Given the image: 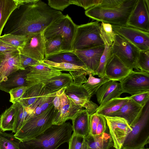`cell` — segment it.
I'll use <instances>...</instances> for the list:
<instances>
[{
    "mask_svg": "<svg viewBox=\"0 0 149 149\" xmlns=\"http://www.w3.org/2000/svg\"><path fill=\"white\" fill-rule=\"evenodd\" d=\"M63 38L58 35L45 40V58L62 51Z\"/></svg>",
    "mask_w": 149,
    "mask_h": 149,
    "instance_id": "cell-33",
    "label": "cell"
},
{
    "mask_svg": "<svg viewBox=\"0 0 149 149\" xmlns=\"http://www.w3.org/2000/svg\"><path fill=\"white\" fill-rule=\"evenodd\" d=\"M136 67L138 70L149 73V49L140 51Z\"/></svg>",
    "mask_w": 149,
    "mask_h": 149,
    "instance_id": "cell-39",
    "label": "cell"
},
{
    "mask_svg": "<svg viewBox=\"0 0 149 149\" xmlns=\"http://www.w3.org/2000/svg\"><path fill=\"white\" fill-rule=\"evenodd\" d=\"M66 88H63L58 91L56 95L53 100V104L55 109L58 111L60 107L61 104V96L62 93Z\"/></svg>",
    "mask_w": 149,
    "mask_h": 149,
    "instance_id": "cell-50",
    "label": "cell"
},
{
    "mask_svg": "<svg viewBox=\"0 0 149 149\" xmlns=\"http://www.w3.org/2000/svg\"><path fill=\"white\" fill-rule=\"evenodd\" d=\"M99 115V120L96 130V135H100L105 132L107 127V121L104 117Z\"/></svg>",
    "mask_w": 149,
    "mask_h": 149,
    "instance_id": "cell-48",
    "label": "cell"
},
{
    "mask_svg": "<svg viewBox=\"0 0 149 149\" xmlns=\"http://www.w3.org/2000/svg\"><path fill=\"white\" fill-rule=\"evenodd\" d=\"M69 143L68 149H86L85 137L73 133Z\"/></svg>",
    "mask_w": 149,
    "mask_h": 149,
    "instance_id": "cell-40",
    "label": "cell"
},
{
    "mask_svg": "<svg viewBox=\"0 0 149 149\" xmlns=\"http://www.w3.org/2000/svg\"><path fill=\"white\" fill-rule=\"evenodd\" d=\"M143 108L130 98L119 110L109 116H117L123 118L132 127L141 116Z\"/></svg>",
    "mask_w": 149,
    "mask_h": 149,
    "instance_id": "cell-20",
    "label": "cell"
},
{
    "mask_svg": "<svg viewBox=\"0 0 149 149\" xmlns=\"http://www.w3.org/2000/svg\"><path fill=\"white\" fill-rule=\"evenodd\" d=\"M20 65L23 70H25L29 67L36 65L41 62L20 54Z\"/></svg>",
    "mask_w": 149,
    "mask_h": 149,
    "instance_id": "cell-46",
    "label": "cell"
},
{
    "mask_svg": "<svg viewBox=\"0 0 149 149\" xmlns=\"http://www.w3.org/2000/svg\"><path fill=\"white\" fill-rule=\"evenodd\" d=\"M44 60L56 63H67L79 66H85L74 51L62 52L46 57Z\"/></svg>",
    "mask_w": 149,
    "mask_h": 149,
    "instance_id": "cell-30",
    "label": "cell"
},
{
    "mask_svg": "<svg viewBox=\"0 0 149 149\" xmlns=\"http://www.w3.org/2000/svg\"><path fill=\"white\" fill-rule=\"evenodd\" d=\"M88 75V79L82 86L91 98L103 84L111 80L105 74L100 78L94 77L91 73Z\"/></svg>",
    "mask_w": 149,
    "mask_h": 149,
    "instance_id": "cell-32",
    "label": "cell"
},
{
    "mask_svg": "<svg viewBox=\"0 0 149 149\" xmlns=\"http://www.w3.org/2000/svg\"><path fill=\"white\" fill-rule=\"evenodd\" d=\"M31 115L29 107H24L19 104L12 131L13 132L16 133L30 117Z\"/></svg>",
    "mask_w": 149,
    "mask_h": 149,
    "instance_id": "cell-36",
    "label": "cell"
},
{
    "mask_svg": "<svg viewBox=\"0 0 149 149\" xmlns=\"http://www.w3.org/2000/svg\"><path fill=\"white\" fill-rule=\"evenodd\" d=\"M72 125L70 122L52 124L34 138L21 141L19 149H57L68 142L72 136Z\"/></svg>",
    "mask_w": 149,
    "mask_h": 149,
    "instance_id": "cell-3",
    "label": "cell"
},
{
    "mask_svg": "<svg viewBox=\"0 0 149 149\" xmlns=\"http://www.w3.org/2000/svg\"><path fill=\"white\" fill-rule=\"evenodd\" d=\"M109 134L116 149H121L122 145L132 128L123 118L117 116H104Z\"/></svg>",
    "mask_w": 149,
    "mask_h": 149,
    "instance_id": "cell-12",
    "label": "cell"
},
{
    "mask_svg": "<svg viewBox=\"0 0 149 149\" xmlns=\"http://www.w3.org/2000/svg\"><path fill=\"white\" fill-rule=\"evenodd\" d=\"M17 6L15 0H0V36L9 17Z\"/></svg>",
    "mask_w": 149,
    "mask_h": 149,
    "instance_id": "cell-31",
    "label": "cell"
},
{
    "mask_svg": "<svg viewBox=\"0 0 149 149\" xmlns=\"http://www.w3.org/2000/svg\"><path fill=\"white\" fill-rule=\"evenodd\" d=\"M145 109L128 134L121 149L144 148L149 143V101Z\"/></svg>",
    "mask_w": 149,
    "mask_h": 149,
    "instance_id": "cell-7",
    "label": "cell"
},
{
    "mask_svg": "<svg viewBox=\"0 0 149 149\" xmlns=\"http://www.w3.org/2000/svg\"><path fill=\"white\" fill-rule=\"evenodd\" d=\"M26 38L25 36L11 34H4L0 36V39L18 49L23 47Z\"/></svg>",
    "mask_w": 149,
    "mask_h": 149,
    "instance_id": "cell-38",
    "label": "cell"
},
{
    "mask_svg": "<svg viewBox=\"0 0 149 149\" xmlns=\"http://www.w3.org/2000/svg\"><path fill=\"white\" fill-rule=\"evenodd\" d=\"M138 0H102L86 10L85 14L98 22L112 25L127 26L129 17Z\"/></svg>",
    "mask_w": 149,
    "mask_h": 149,
    "instance_id": "cell-2",
    "label": "cell"
},
{
    "mask_svg": "<svg viewBox=\"0 0 149 149\" xmlns=\"http://www.w3.org/2000/svg\"><path fill=\"white\" fill-rule=\"evenodd\" d=\"M109 149H116L113 146L112 147L110 148H109Z\"/></svg>",
    "mask_w": 149,
    "mask_h": 149,
    "instance_id": "cell-51",
    "label": "cell"
},
{
    "mask_svg": "<svg viewBox=\"0 0 149 149\" xmlns=\"http://www.w3.org/2000/svg\"><path fill=\"white\" fill-rule=\"evenodd\" d=\"M72 76L73 81V83L79 85H82L87 80L86 76L88 75L91 72L85 70H80L69 72Z\"/></svg>",
    "mask_w": 149,
    "mask_h": 149,
    "instance_id": "cell-41",
    "label": "cell"
},
{
    "mask_svg": "<svg viewBox=\"0 0 149 149\" xmlns=\"http://www.w3.org/2000/svg\"><path fill=\"white\" fill-rule=\"evenodd\" d=\"M20 53L17 49L0 54V82L6 81L8 77L19 70H23L20 62Z\"/></svg>",
    "mask_w": 149,
    "mask_h": 149,
    "instance_id": "cell-17",
    "label": "cell"
},
{
    "mask_svg": "<svg viewBox=\"0 0 149 149\" xmlns=\"http://www.w3.org/2000/svg\"><path fill=\"white\" fill-rule=\"evenodd\" d=\"M64 15L40 0L18 6L3 29L4 34L26 36L43 32L52 22Z\"/></svg>",
    "mask_w": 149,
    "mask_h": 149,
    "instance_id": "cell-1",
    "label": "cell"
},
{
    "mask_svg": "<svg viewBox=\"0 0 149 149\" xmlns=\"http://www.w3.org/2000/svg\"><path fill=\"white\" fill-rule=\"evenodd\" d=\"M113 31L140 51L149 49V32L128 26L112 25Z\"/></svg>",
    "mask_w": 149,
    "mask_h": 149,
    "instance_id": "cell-11",
    "label": "cell"
},
{
    "mask_svg": "<svg viewBox=\"0 0 149 149\" xmlns=\"http://www.w3.org/2000/svg\"><path fill=\"white\" fill-rule=\"evenodd\" d=\"M19 103L13 104L2 114L0 117V130L3 132L13 131Z\"/></svg>",
    "mask_w": 149,
    "mask_h": 149,
    "instance_id": "cell-27",
    "label": "cell"
},
{
    "mask_svg": "<svg viewBox=\"0 0 149 149\" xmlns=\"http://www.w3.org/2000/svg\"><path fill=\"white\" fill-rule=\"evenodd\" d=\"M123 91L131 96L149 91V73L133 70L120 81Z\"/></svg>",
    "mask_w": 149,
    "mask_h": 149,
    "instance_id": "cell-9",
    "label": "cell"
},
{
    "mask_svg": "<svg viewBox=\"0 0 149 149\" xmlns=\"http://www.w3.org/2000/svg\"><path fill=\"white\" fill-rule=\"evenodd\" d=\"M57 92H50L46 86L35 102L28 107L31 113L30 117L40 114L52 104L53 100Z\"/></svg>",
    "mask_w": 149,
    "mask_h": 149,
    "instance_id": "cell-23",
    "label": "cell"
},
{
    "mask_svg": "<svg viewBox=\"0 0 149 149\" xmlns=\"http://www.w3.org/2000/svg\"><path fill=\"white\" fill-rule=\"evenodd\" d=\"M99 120V115L95 112L90 116V134L96 135V130Z\"/></svg>",
    "mask_w": 149,
    "mask_h": 149,
    "instance_id": "cell-47",
    "label": "cell"
},
{
    "mask_svg": "<svg viewBox=\"0 0 149 149\" xmlns=\"http://www.w3.org/2000/svg\"></svg>",
    "mask_w": 149,
    "mask_h": 149,
    "instance_id": "cell-53",
    "label": "cell"
},
{
    "mask_svg": "<svg viewBox=\"0 0 149 149\" xmlns=\"http://www.w3.org/2000/svg\"><path fill=\"white\" fill-rule=\"evenodd\" d=\"M104 45V49L100 58L98 68L94 72L93 76L97 75L100 78L105 75V71L107 61L111 57V47L113 42L109 40L103 41Z\"/></svg>",
    "mask_w": 149,
    "mask_h": 149,
    "instance_id": "cell-34",
    "label": "cell"
},
{
    "mask_svg": "<svg viewBox=\"0 0 149 149\" xmlns=\"http://www.w3.org/2000/svg\"><path fill=\"white\" fill-rule=\"evenodd\" d=\"M45 87V84L41 83L28 86L25 93L17 102L24 107H29L35 102Z\"/></svg>",
    "mask_w": 149,
    "mask_h": 149,
    "instance_id": "cell-26",
    "label": "cell"
},
{
    "mask_svg": "<svg viewBox=\"0 0 149 149\" xmlns=\"http://www.w3.org/2000/svg\"><path fill=\"white\" fill-rule=\"evenodd\" d=\"M149 149L148 148H141V149Z\"/></svg>",
    "mask_w": 149,
    "mask_h": 149,
    "instance_id": "cell-52",
    "label": "cell"
},
{
    "mask_svg": "<svg viewBox=\"0 0 149 149\" xmlns=\"http://www.w3.org/2000/svg\"><path fill=\"white\" fill-rule=\"evenodd\" d=\"M140 50L126 39L115 32L111 47V54L116 56L131 70L136 67Z\"/></svg>",
    "mask_w": 149,
    "mask_h": 149,
    "instance_id": "cell-8",
    "label": "cell"
},
{
    "mask_svg": "<svg viewBox=\"0 0 149 149\" xmlns=\"http://www.w3.org/2000/svg\"><path fill=\"white\" fill-rule=\"evenodd\" d=\"M132 70L116 56L112 54L106 65L105 74L111 80L120 81Z\"/></svg>",
    "mask_w": 149,
    "mask_h": 149,
    "instance_id": "cell-19",
    "label": "cell"
},
{
    "mask_svg": "<svg viewBox=\"0 0 149 149\" xmlns=\"http://www.w3.org/2000/svg\"><path fill=\"white\" fill-rule=\"evenodd\" d=\"M42 62L51 67L61 70V71H65L70 72L83 70L90 72L85 66H79L67 63H56L47 60H44Z\"/></svg>",
    "mask_w": 149,
    "mask_h": 149,
    "instance_id": "cell-37",
    "label": "cell"
},
{
    "mask_svg": "<svg viewBox=\"0 0 149 149\" xmlns=\"http://www.w3.org/2000/svg\"><path fill=\"white\" fill-rule=\"evenodd\" d=\"M123 93L120 83L111 80L103 84L95 94L99 106H101L111 99L120 97Z\"/></svg>",
    "mask_w": 149,
    "mask_h": 149,
    "instance_id": "cell-21",
    "label": "cell"
},
{
    "mask_svg": "<svg viewBox=\"0 0 149 149\" xmlns=\"http://www.w3.org/2000/svg\"><path fill=\"white\" fill-rule=\"evenodd\" d=\"M48 5L55 10L62 11L70 4L69 0H48Z\"/></svg>",
    "mask_w": 149,
    "mask_h": 149,
    "instance_id": "cell-45",
    "label": "cell"
},
{
    "mask_svg": "<svg viewBox=\"0 0 149 149\" xmlns=\"http://www.w3.org/2000/svg\"><path fill=\"white\" fill-rule=\"evenodd\" d=\"M90 116L87 110L83 109L71 120L73 133L84 137L90 134Z\"/></svg>",
    "mask_w": 149,
    "mask_h": 149,
    "instance_id": "cell-24",
    "label": "cell"
},
{
    "mask_svg": "<svg viewBox=\"0 0 149 149\" xmlns=\"http://www.w3.org/2000/svg\"><path fill=\"white\" fill-rule=\"evenodd\" d=\"M18 49L0 39V54L15 51Z\"/></svg>",
    "mask_w": 149,
    "mask_h": 149,
    "instance_id": "cell-49",
    "label": "cell"
},
{
    "mask_svg": "<svg viewBox=\"0 0 149 149\" xmlns=\"http://www.w3.org/2000/svg\"><path fill=\"white\" fill-rule=\"evenodd\" d=\"M104 48V45L74 52L93 76L99 66Z\"/></svg>",
    "mask_w": 149,
    "mask_h": 149,
    "instance_id": "cell-18",
    "label": "cell"
},
{
    "mask_svg": "<svg viewBox=\"0 0 149 149\" xmlns=\"http://www.w3.org/2000/svg\"><path fill=\"white\" fill-rule=\"evenodd\" d=\"M29 72L27 67L24 70H19L12 73L8 77L6 81L0 82V90L9 93L10 90L17 87L28 86L26 79Z\"/></svg>",
    "mask_w": 149,
    "mask_h": 149,
    "instance_id": "cell-22",
    "label": "cell"
},
{
    "mask_svg": "<svg viewBox=\"0 0 149 149\" xmlns=\"http://www.w3.org/2000/svg\"><path fill=\"white\" fill-rule=\"evenodd\" d=\"M86 149H109L114 144L109 133L106 132L100 135L89 134L85 137Z\"/></svg>",
    "mask_w": 149,
    "mask_h": 149,
    "instance_id": "cell-25",
    "label": "cell"
},
{
    "mask_svg": "<svg viewBox=\"0 0 149 149\" xmlns=\"http://www.w3.org/2000/svg\"><path fill=\"white\" fill-rule=\"evenodd\" d=\"M28 88L27 86H21L13 88L10 91V102L13 104L17 102L20 99Z\"/></svg>",
    "mask_w": 149,
    "mask_h": 149,
    "instance_id": "cell-43",
    "label": "cell"
},
{
    "mask_svg": "<svg viewBox=\"0 0 149 149\" xmlns=\"http://www.w3.org/2000/svg\"><path fill=\"white\" fill-rule=\"evenodd\" d=\"M77 27L68 15H64L52 22L44 30L45 40L56 35H61L63 38V52L73 51L72 45Z\"/></svg>",
    "mask_w": 149,
    "mask_h": 149,
    "instance_id": "cell-6",
    "label": "cell"
},
{
    "mask_svg": "<svg viewBox=\"0 0 149 149\" xmlns=\"http://www.w3.org/2000/svg\"><path fill=\"white\" fill-rule=\"evenodd\" d=\"M20 141L13 133L7 134L0 131V149H19Z\"/></svg>",
    "mask_w": 149,
    "mask_h": 149,
    "instance_id": "cell-35",
    "label": "cell"
},
{
    "mask_svg": "<svg viewBox=\"0 0 149 149\" xmlns=\"http://www.w3.org/2000/svg\"><path fill=\"white\" fill-rule=\"evenodd\" d=\"M28 68L30 72L27 74L26 79L28 84V86L39 83L45 85L52 78L62 73L61 70L51 67L42 62Z\"/></svg>",
    "mask_w": 149,
    "mask_h": 149,
    "instance_id": "cell-13",
    "label": "cell"
},
{
    "mask_svg": "<svg viewBox=\"0 0 149 149\" xmlns=\"http://www.w3.org/2000/svg\"><path fill=\"white\" fill-rule=\"evenodd\" d=\"M129 97L139 105L144 108L149 101V91L132 95Z\"/></svg>",
    "mask_w": 149,
    "mask_h": 149,
    "instance_id": "cell-44",
    "label": "cell"
},
{
    "mask_svg": "<svg viewBox=\"0 0 149 149\" xmlns=\"http://www.w3.org/2000/svg\"><path fill=\"white\" fill-rule=\"evenodd\" d=\"M20 54L40 62L45 58V40L43 32L31 33L26 36L24 44L18 49Z\"/></svg>",
    "mask_w": 149,
    "mask_h": 149,
    "instance_id": "cell-10",
    "label": "cell"
},
{
    "mask_svg": "<svg viewBox=\"0 0 149 149\" xmlns=\"http://www.w3.org/2000/svg\"><path fill=\"white\" fill-rule=\"evenodd\" d=\"M127 26L149 32V1L138 0Z\"/></svg>",
    "mask_w": 149,
    "mask_h": 149,
    "instance_id": "cell-14",
    "label": "cell"
},
{
    "mask_svg": "<svg viewBox=\"0 0 149 149\" xmlns=\"http://www.w3.org/2000/svg\"><path fill=\"white\" fill-rule=\"evenodd\" d=\"M104 45L99 22L96 21L77 25L72 45L73 51Z\"/></svg>",
    "mask_w": 149,
    "mask_h": 149,
    "instance_id": "cell-5",
    "label": "cell"
},
{
    "mask_svg": "<svg viewBox=\"0 0 149 149\" xmlns=\"http://www.w3.org/2000/svg\"><path fill=\"white\" fill-rule=\"evenodd\" d=\"M73 83V78L70 73H62L51 79L45 86L50 92H56L63 88H67Z\"/></svg>",
    "mask_w": 149,
    "mask_h": 149,
    "instance_id": "cell-29",
    "label": "cell"
},
{
    "mask_svg": "<svg viewBox=\"0 0 149 149\" xmlns=\"http://www.w3.org/2000/svg\"><path fill=\"white\" fill-rule=\"evenodd\" d=\"M129 99V97L111 99L103 105L98 106L95 112L99 115L109 116L119 110Z\"/></svg>",
    "mask_w": 149,
    "mask_h": 149,
    "instance_id": "cell-28",
    "label": "cell"
},
{
    "mask_svg": "<svg viewBox=\"0 0 149 149\" xmlns=\"http://www.w3.org/2000/svg\"><path fill=\"white\" fill-rule=\"evenodd\" d=\"M102 0H69L70 4H74L87 10L100 3Z\"/></svg>",
    "mask_w": 149,
    "mask_h": 149,
    "instance_id": "cell-42",
    "label": "cell"
},
{
    "mask_svg": "<svg viewBox=\"0 0 149 149\" xmlns=\"http://www.w3.org/2000/svg\"><path fill=\"white\" fill-rule=\"evenodd\" d=\"M57 112L52 104L40 114L30 117L14 136L20 141L34 138L52 125Z\"/></svg>",
    "mask_w": 149,
    "mask_h": 149,
    "instance_id": "cell-4",
    "label": "cell"
},
{
    "mask_svg": "<svg viewBox=\"0 0 149 149\" xmlns=\"http://www.w3.org/2000/svg\"><path fill=\"white\" fill-rule=\"evenodd\" d=\"M65 89L61 93L60 109L56 114L52 124L59 125L68 120H72L83 109L82 107L75 104L68 98L65 93Z\"/></svg>",
    "mask_w": 149,
    "mask_h": 149,
    "instance_id": "cell-16",
    "label": "cell"
},
{
    "mask_svg": "<svg viewBox=\"0 0 149 149\" xmlns=\"http://www.w3.org/2000/svg\"><path fill=\"white\" fill-rule=\"evenodd\" d=\"M64 92L75 104L85 108L90 115L96 112L98 106L90 100L91 98L82 85L73 83L65 89Z\"/></svg>",
    "mask_w": 149,
    "mask_h": 149,
    "instance_id": "cell-15",
    "label": "cell"
}]
</instances>
